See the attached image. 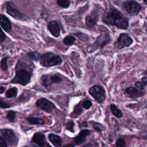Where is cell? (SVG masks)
<instances>
[{"label":"cell","instance_id":"5b68a950","mask_svg":"<svg viewBox=\"0 0 147 147\" xmlns=\"http://www.w3.org/2000/svg\"><path fill=\"white\" fill-rule=\"evenodd\" d=\"M1 133L6 141L11 146L16 145L18 141L14 131L10 129H3L1 130Z\"/></svg>","mask_w":147,"mask_h":147},{"label":"cell","instance_id":"3957f363","mask_svg":"<svg viewBox=\"0 0 147 147\" xmlns=\"http://www.w3.org/2000/svg\"><path fill=\"white\" fill-rule=\"evenodd\" d=\"M31 78L32 73L30 71L24 68H20L16 70L15 76L11 80V83L25 86L30 82Z\"/></svg>","mask_w":147,"mask_h":147},{"label":"cell","instance_id":"e0dca14e","mask_svg":"<svg viewBox=\"0 0 147 147\" xmlns=\"http://www.w3.org/2000/svg\"><path fill=\"white\" fill-rule=\"evenodd\" d=\"M28 122L32 125H42L45 123V121L38 117H29L26 118Z\"/></svg>","mask_w":147,"mask_h":147},{"label":"cell","instance_id":"ac0fdd59","mask_svg":"<svg viewBox=\"0 0 147 147\" xmlns=\"http://www.w3.org/2000/svg\"><path fill=\"white\" fill-rule=\"evenodd\" d=\"M110 110L112 113V114L116 117L120 118L122 117L123 114L122 112L117 108V107L115 106V105L114 104H111L110 106Z\"/></svg>","mask_w":147,"mask_h":147},{"label":"cell","instance_id":"f1b7e54d","mask_svg":"<svg viewBox=\"0 0 147 147\" xmlns=\"http://www.w3.org/2000/svg\"><path fill=\"white\" fill-rule=\"evenodd\" d=\"M92 105V103L90 100H85L83 102L82 104L83 108L85 110H88L91 107Z\"/></svg>","mask_w":147,"mask_h":147},{"label":"cell","instance_id":"44dd1931","mask_svg":"<svg viewBox=\"0 0 147 147\" xmlns=\"http://www.w3.org/2000/svg\"><path fill=\"white\" fill-rule=\"evenodd\" d=\"M40 82L41 84L45 87H48L50 86L51 83L49 81V75H43L40 78Z\"/></svg>","mask_w":147,"mask_h":147},{"label":"cell","instance_id":"7a4b0ae2","mask_svg":"<svg viewBox=\"0 0 147 147\" xmlns=\"http://www.w3.org/2000/svg\"><path fill=\"white\" fill-rule=\"evenodd\" d=\"M40 64L43 67H49L60 65L63 60L60 56L52 52H46L40 56Z\"/></svg>","mask_w":147,"mask_h":147},{"label":"cell","instance_id":"30bf717a","mask_svg":"<svg viewBox=\"0 0 147 147\" xmlns=\"http://www.w3.org/2000/svg\"><path fill=\"white\" fill-rule=\"evenodd\" d=\"M6 12L15 19L19 20H25V17L24 15L21 13L17 9L12 3L10 2H7L6 3Z\"/></svg>","mask_w":147,"mask_h":147},{"label":"cell","instance_id":"836d02e7","mask_svg":"<svg viewBox=\"0 0 147 147\" xmlns=\"http://www.w3.org/2000/svg\"><path fill=\"white\" fill-rule=\"evenodd\" d=\"M0 147H8L7 142L5 138L0 135Z\"/></svg>","mask_w":147,"mask_h":147},{"label":"cell","instance_id":"9c48e42d","mask_svg":"<svg viewBox=\"0 0 147 147\" xmlns=\"http://www.w3.org/2000/svg\"><path fill=\"white\" fill-rule=\"evenodd\" d=\"M123 6L125 10L131 15H137L141 10L140 5L135 1L129 0L124 2Z\"/></svg>","mask_w":147,"mask_h":147},{"label":"cell","instance_id":"484cf974","mask_svg":"<svg viewBox=\"0 0 147 147\" xmlns=\"http://www.w3.org/2000/svg\"><path fill=\"white\" fill-rule=\"evenodd\" d=\"M16 117V112L13 110H10L8 111L7 114V118L9 121L11 122H14Z\"/></svg>","mask_w":147,"mask_h":147},{"label":"cell","instance_id":"7402d4cb","mask_svg":"<svg viewBox=\"0 0 147 147\" xmlns=\"http://www.w3.org/2000/svg\"><path fill=\"white\" fill-rule=\"evenodd\" d=\"M49 75V81H50L51 84L53 83L59 84L62 82L61 78L56 74Z\"/></svg>","mask_w":147,"mask_h":147},{"label":"cell","instance_id":"e575fe53","mask_svg":"<svg viewBox=\"0 0 147 147\" xmlns=\"http://www.w3.org/2000/svg\"><path fill=\"white\" fill-rule=\"evenodd\" d=\"M6 38V35L0 28V42H3Z\"/></svg>","mask_w":147,"mask_h":147},{"label":"cell","instance_id":"9a60e30c","mask_svg":"<svg viewBox=\"0 0 147 147\" xmlns=\"http://www.w3.org/2000/svg\"><path fill=\"white\" fill-rule=\"evenodd\" d=\"M0 25L7 33L11 30V24L10 20L4 14H0Z\"/></svg>","mask_w":147,"mask_h":147},{"label":"cell","instance_id":"f546056e","mask_svg":"<svg viewBox=\"0 0 147 147\" xmlns=\"http://www.w3.org/2000/svg\"><path fill=\"white\" fill-rule=\"evenodd\" d=\"M74 126L75 123L72 121H68L66 125V129L69 131L74 133Z\"/></svg>","mask_w":147,"mask_h":147},{"label":"cell","instance_id":"cb8c5ba5","mask_svg":"<svg viewBox=\"0 0 147 147\" xmlns=\"http://www.w3.org/2000/svg\"><path fill=\"white\" fill-rule=\"evenodd\" d=\"M28 56L32 59V60H34V61H38L40 60V55L39 54V53H38L37 51H33V52H28L27 53Z\"/></svg>","mask_w":147,"mask_h":147},{"label":"cell","instance_id":"5bb4252c","mask_svg":"<svg viewBox=\"0 0 147 147\" xmlns=\"http://www.w3.org/2000/svg\"><path fill=\"white\" fill-rule=\"evenodd\" d=\"M48 29L51 33L55 37H58L60 33V28L59 24L55 21H51L48 24Z\"/></svg>","mask_w":147,"mask_h":147},{"label":"cell","instance_id":"d6a6232c","mask_svg":"<svg viewBox=\"0 0 147 147\" xmlns=\"http://www.w3.org/2000/svg\"><path fill=\"white\" fill-rule=\"evenodd\" d=\"M11 107V105L7 103V102L3 100L1 98H0V108L1 109H8Z\"/></svg>","mask_w":147,"mask_h":147},{"label":"cell","instance_id":"6da1fadb","mask_svg":"<svg viewBox=\"0 0 147 147\" xmlns=\"http://www.w3.org/2000/svg\"><path fill=\"white\" fill-rule=\"evenodd\" d=\"M102 20L107 25L115 26L122 29H126L129 26V21L127 18L115 8L108 9L105 12Z\"/></svg>","mask_w":147,"mask_h":147},{"label":"cell","instance_id":"83f0119b","mask_svg":"<svg viewBox=\"0 0 147 147\" xmlns=\"http://www.w3.org/2000/svg\"><path fill=\"white\" fill-rule=\"evenodd\" d=\"M9 57L6 56L3 57L1 61V68L4 70V71H7L8 69V66H7V61Z\"/></svg>","mask_w":147,"mask_h":147},{"label":"cell","instance_id":"d590c367","mask_svg":"<svg viewBox=\"0 0 147 147\" xmlns=\"http://www.w3.org/2000/svg\"><path fill=\"white\" fill-rule=\"evenodd\" d=\"M5 88L4 87L0 86V94L3 93L5 91Z\"/></svg>","mask_w":147,"mask_h":147},{"label":"cell","instance_id":"4dcf8cb0","mask_svg":"<svg viewBox=\"0 0 147 147\" xmlns=\"http://www.w3.org/2000/svg\"><path fill=\"white\" fill-rule=\"evenodd\" d=\"M116 147H126V144L125 141L123 138H119L115 143Z\"/></svg>","mask_w":147,"mask_h":147},{"label":"cell","instance_id":"f35d334b","mask_svg":"<svg viewBox=\"0 0 147 147\" xmlns=\"http://www.w3.org/2000/svg\"><path fill=\"white\" fill-rule=\"evenodd\" d=\"M145 74L147 75V71H146V72H145Z\"/></svg>","mask_w":147,"mask_h":147},{"label":"cell","instance_id":"8d00e7d4","mask_svg":"<svg viewBox=\"0 0 147 147\" xmlns=\"http://www.w3.org/2000/svg\"><path fill=\"white\" fill-rule=\"evenodd\" d=\"M143 2L145 5H147V0H143Z\"/></svg>","mask_w":147,"mask_h":147},{"label":"cell","instance_id":"ba28073f","mask_svg":"<svg viewBox=\"0 0 147 147\" xmlns=\"http://www.w3.org/2000/svg\"><path fill=\"white\" fill-rule=\"evenodd\" d=\"M133 43L131 38L126 33H121L118 37L117 40L115 42V47L119 49H122L125 47H129Z\"/></svg>","mask_w":147,"mask_h":147},{"label":"cell","instance_id":"d4e9b609","mask_svg":"<svg viewBox=\"0 0 147 147\" xmlns=\"http://www.w3.org/2000/svg\"><path fill=\"white\" fill-rule=\"evenodd\" d=\"M57 5L63 8H68L70 5L69 0H57Z\"/></svg>","mask_w":147,"mask_h":147},{"label":"cell","instance_id":"8992f818","mask_svg":"<svg viewBox=\"0 0 147 147\" xmlns=\"http://www.w3.org/2000/svg\"><path fill=\"white\" fill-rule=\"evenodd\" d=\"M36 106L42 110L48 113H52L56 108L55 105L52 102L44 98H41L37 100L36 102Z\"/></svg>","mask_w":147,"mask_h":147},{"label":"cell","instance_id":"8fae6325","mask_svg":"<svg viewBox=\"0 0 147 147\" xmlns=\"http://www.w3.org/2000/svg\"><path fill=\"white\" fill-rule=\"evenodd\" d=\"M125 92L131 98H137L144 96L146 91L142 90L136 86H130L125 89Z\"/></svg>","mask_w":147,"mask_h":147},{"label":"cell","instance_id":"74e56055","mask_svg":"<svg viewBox=\"0 0 147 147\" xmlns=\"http://www.w3.org/2000/svg\"><path fill=\"white\" fill-rule=\"evenodd\" d=\"M46 147H52V146H51L49 144H48V145L46 146Z\"/></svg>","mask_w":147,"mask_h":147},{"label":"cell","instance_id":"4fadbf2b","mask_svg":"<svg viewBox=\"0 0 147 147\" xmlns=\"http://www.w3.org/2000/svg\"><path fill=\"white\" fill-rule=\"evenodd\" d=\"M98 20V14L95 11H92L86 17V24L88 28H93Z\"/></svg>","mask_w":147,"mask_h":147},{"label":"cell","instance_id":"4316f807","mask_svg":"<svg viewBox=\"0 0 147 147\" xmlns=\"http://www.w3.org/2000/svg\"><path fill=\"white\" fill-rule=\"evenodd\" d=\"M93 128L98 131H101L102 130H103L104 129H105V127L104 126H103L102 125H101L100 123H98V122H91Z\"/></svg>","mask_w":147,"mask_h":147},{"label":"cell","instance_id":"d6986e66","mask_svg":"<svg viewBox=\"0 0 147 147\" xmlns=\"http://www.w3.org/2000/svg\"><path fill=\"white\" fill-rule=\"evenodd\" d=\"M18 94V89L17 87H13L9 88L5 93L6 96L7 98H15Z\"/></svg>","mask_w":147,"mask_h":147},{"label":"cell","instance_id":"1f68e13d","mask_svg":"<svg viewBox=\"0 0 147 147\" xmlns=\"http://www.w3.org/2000/svg\"><path fill=\"white\" fill-rule=\"evenodd\" d=\"M81 147H99V144L97 142L95 141H91L88 143L82 146Z\"/></svg>","mask_w":147,"mask_h":147},{"label":"cell","instance_id":"52a82bcc","mask_svg":"<svg viewBox=\"0 0 147 147\" xmlns=\"http://www.w3.org/2000/svg\"><path fill=\"white\" fill-rule=\"evenodd\" d=\"M91 132V130L88 129L82 130L77 135V136L75 138H74L73 142L72 143L65 145L63 147H74L76 145L82 144L86 141L87 137L90 134Z\"/></svg>","mask_w":147,"mask_h":147},{"label":"cell","instance_id":"ab89813d","mask_svg":"<svg viewBox=\"0 0 147 147\" xmlns=\"http://www.w3.org/2000/svg\"><path fill=\"white\" fill-rule=\"evenodd\" d=\"M22 147H26V146H22Z\"/></svg>","mask_w":147,"mask_h":147},{"label":"cell","instance_id":"7c38bea8","mask_svg":"<svg viewBox=\"0 0 147 147\" xmlns=\"http://www.w3.org/2000/svg\"><path fill=\"white\" fill-rule=\"evenodd\" d=\"M32 141L40 147H46L49 144L46 140L45 135L40 132H36L33 134Z\"/></svg>","mask_w":147,"mask_h":147},{"label":"cell","instance_id":"277c9868","mask_svg":"<svg viewBox=\"0 0 147 147\" xmlns=\"http://www.w3.org/2000/svg\"><path fill=\"white\" fill-rule=\"evenodd\" d=\"M89 94L99 103H103L106 99V91L103 87L99 85H94L90 88Z\"/></svg>","mask_w":147,"mask_h":147},{"label":"cell","instance_id":"2e32d148","mask_svg":"<svg viewBox=\"0 0 147 147\" xmlns=\"http://www.w3.org/2000/svg\"><path fill=\"white\" fill-rule=\"evenodd\" d=\"M48 139L55 147H63L62 139L59 136L56 134L51 133L48 135Z\"/></svg>","mask_w":147,"mask_h":147},{"label":"cell","instance_id":"603a6c76","mask_svg":"<svg viewBox=\"0 0 147 147\" xmlns=\"http://www.w3.org/2000/svg\"><path fill=\"white\" fill-rule=\"evenodd\" d=\"M75 40H76V39L73 36L68 35V36H67L64 38L63 42L65 45H66L67 46H71L74 44Z\"/></svg>","mask_w":147,"mask_h":147},{"label":"cell","instance_id":"ffe728a7","mask_svg":"<svg viewBox=\"0 0 147 147\" xmlns=\"http://www.w3.org/2000/svg\"><path fill=\"white\" fill-rule=\"evenodd\" d=\"M82 112H83V107L80 103L77 105H76V106L74 108V111L71 114V116H72L73 118H77L82 113Z\"/></svg>","mask_w":147,"mask_h":147}]
</instances>
